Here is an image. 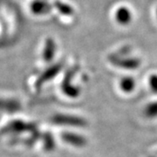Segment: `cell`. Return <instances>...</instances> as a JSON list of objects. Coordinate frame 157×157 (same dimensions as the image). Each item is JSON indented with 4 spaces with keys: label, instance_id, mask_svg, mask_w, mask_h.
<instances>
[{
    "label": "cell",
    "instance_id": "obj_2",
    "mask_svg": "<svg viewBox=\"0 0 157 157\" xmlns=\"http://www.w3.org/2000/svg\"><path fill=\"white\" fill-rule=\"evenodd\" d=\"M135 83L134 78H129V77L122 78L121 81V89L123 90L124 92H127V93L132 92V90L135 88Z\"/></svg>",
    "mask_w": 157,
    "mask_h": 157
},
{
    "label": "cell",
    "instance_id": "obj_4",
    "mask_svg": "<svg viewBox=\"0 0 157 157\" xmlns=\"http://www.w3.org/2000/svg\"><path fill=\"white\" fill-rule=\"evenodd\" d=\"M149 84L153 92L157 93V75H152L149 78Z\"/></svg>",
    "mask_w": 157,
    "mask_h": 157
},
{
    "label": "cell",
    "instance_id": "obj_1",
    "mask_svg": "<svg viewBox=\"0 0 157 157\" xmlns=\"http://www.w3.org/2000/svg\"><path fill=\"white\" fill-rule=\"evenodd\" d=\"M115 18L118 23L121 25H128L132 18V15L128 8L122 6L121 8H118L117 11H115Z\"/></svg>",
    "mask_w": 157,
    "mask_h": 157
},
{
    "label": "cell",
    "instance_id": "obj_3",
    "mask_svg": "<svg viewBox=\"0 0 157 157\" xmlns=\"http://www.w3.org/2000/svg\"><path fill=\"white\" fill-rule=\"evenodd\" d=\"M146 113L149 116H157V103L148 106L147 108Z\"/></svg>",
    "mask_w": 157,
    "mask_h": 157
}]
</instances>
